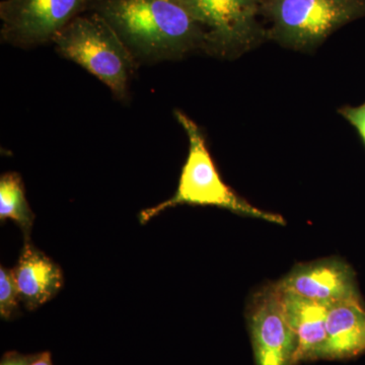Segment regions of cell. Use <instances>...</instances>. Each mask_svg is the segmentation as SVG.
Returning <instances> with one entry per match:
<instances>
[{
    "instance_id": "obj_7",
    "label": "cell",
    "mask_w": 365,
    "mask_h": 365,
    "mask_svg": "<svg viewBox=\"0 0 365 365\" xmlns=\"http://www.w3.org/2000/svg\"><path fill=\"white\" fill-rule=\"evenodd\" d=\"M248 325L255 364H294L297 338L285 319L276 283L254 294L248 309Z\"/></svg>"
},
{
    "instance_id": "obj_13",
    "label": "cell",
    "mask_w": 365,
    "mask_h": 365,
    "mask_svg": "<svg viewBox=\"0 0 365 365\" xmlns=\"http://www.w3.org/2000/svg\"><path fill=\"white\" fill-rule=\"evenodd\" d=\"M21 302L18 285L14 271L2 267L0 269V316L4 319H11L19 313Z\"/></svg>"
},
{
    "instance_id": "obj_4",
    "label": "cell",
    "mask_w": 365,
    "mask_h": 365,
    "mask_svg": "<svg viewBox=\"0 0 365 365\" xmlns=\"http://www.w3.org/2000/svg\"><path fill=\"white\" fill-rule=\"evenodd\" d=\"M269 41L313 52L342 26L365 18V0H264Z\"/></svg>"
},
{
    "instance_id": "obj_10",
    "label": "cell",
    "mask_w": 365,
    "mask_h": 365,
    "mask_svg": "<svg viewBox=\"0 0 365 365\" xmlns=\"http://www.w3.org/2000/svg\"><path fill=\"white\" fill-rule=\"evenodd\" d=\"M21 302L33 311L56 297L63 287L61 268L47 255L25 240L18 264L13 269Z\"/></svg>"
},
{
    "instance_id": "obj_16",
    "label": "cell",
    "mask_w": 365,
    "mask_h": 365,
    "mask_svg": "<svg viewBox=\"0 0 365 365\" xmlns=\"http://www.w3.org/2000/svg\"><path fill=\"white\" fill-rule=\"evenodd\" d=\"M30 365H53L51 353L48 351L38 353V356Z\"/></svg>"
},
{
    "instance_id": "obj_5",
    "label": "cell",
    "mask_w": 365,
    "mask_h": 365,
    "mask_svg": "<svg viewBox=\"0 0 365 365\" xmlns=\"http://www.w3.org/2000/svg\"><path fill=\"white\" fill-rule=\"evenodd\" d=\"M205 30L209 56L234 60L269 41L260 21L264 0H182Z\"/></svg>"
},
{
    "instance_id": "obj_15",
    "label": "cell",
    "mask_w": 365,
    "mask_h": 365,
    "mask_svg": "<svg viewBox=\"0 0 365 365\" xmlns=\"http://www.w3.org/2000/svg\"><path fill=\"white\" fill-rule=\"evenodd\" d=\"M37 356L38 353L21 354L16 351H9L2 355L0 365H30Z\"/></svg>"
},
{
    "instance_id": "obj_6",
    "label": "cell",
    "mask_w": 365,
    "mask_h": 365,
    "mask_svg": "<svg viewBox=\"0 0 365 365\" xmlns=\"http://www.w3.org/2000/svg\"><path fill=\"white\" fill-rule=\"evenodd\" d=\"M93 0H2V43L29 48L53 43L69 24L90 13Z\"/></svg>"
},
{
    "instance_id": "obj_11",
    "label": "cell",
    "mask_w": 365,
    "mask_h": 365,
    "mask_svg": "<svg viewBox=\"0 0 365 365\" xmlns=\"http://www.w3.org/2000/svg\"><path fill=\"white\" fill-rule=\"evenodd\" d=\"M364 353V299L345 300L329 306L324 360H349Z\"/></svg>"
},
{
    "instance_id": "obj_8",
    "label": "cell",
    "mask_w": 365,
    "mask_h": 365,
    "mask_svg": "<svg viewBox=\"0 0 365 365\" xmlns=\"http://www.w3.org/2000/svg\"><path fill=\"white\" fill-rule=\"evenodd\" d=\"M276 284L281 290L328 307L345 300L362 299L355 271L341 259L299 264Z\"/></svg>"
},
{
    "instance_id": "obj_9",
    "label": "cell",
    "mask_w": 365,
    "mask_h": 365,
    "mask_svg": "<svg viewBox=\"0 0 365 365\" xmlns=\"http://www.w3.org/2000/svg\"><path fill=\"white\" fill-rule=\"evenodd\" d=\"M278 289L285 319L297 338V350L292 365L324 360L328 306L281 290L279 287Z\"/></svg>"
},
{
    "instance_id": "obj_1",
    "label": "cell",
    "mask_w": 365,
    "mask_h": 365,
    "mask_svg": "<svg viewBox=\"0 0 365 365\" xmlns=\"http://www.w3.org/2000/svg\"><path fill=\"white\" fill-rule=\"evenodd\" d=\"M136 60H180L205 50V30L182 0H93Z\"/></svg>"
},
{
    "instance_id": "obj_14",
    "label": "cell",
    "mask_w": 365,
    "mask_h": 365,
    "mask_svg": "<svg viewBox=\"0 0 365 365\" xmlns=\"http://www.w3.org/2000/svg\"><path fill=\"white\" fill-rule=\"evenodd\" d=\"M339 114L354 127L365 146V102L356 107L344 106L339 109Z\"/></svg>"
},
{
    "instance_id": "obj_3",
    "label": "cell",
    "mask_w": 365,
    "mask_h": 365,
    "mask_svg": "<svg viewBox=\"0 0 365 365\" xmlns=\"http://www.w3.org/2000/svg\"><path fill=\"white\" fill-rule=\"evenodd\" d=\"M53 43L60 56L95 76L118 100L128 98L137 60L102 16L91 11L81 14Z\"/></svg>"
},
{
    "instance_id": "obj_12",
    "label": "cell",
    "mask_w": 365,
    "mask_h": 365,
    "mask_svg": "<svg viewBox=\"0 0 365 365\" xmlns=\"http://www.w3.org/2000/svg\"><path fill=\"white\" fill-rule=\"evenodd\" d=\"M13 220L30 239L35 215L26 201L25 186L21 175L9 172L0 178V220Z\"/></svg>"
},
{
    "instance_id": "obj_2",
    "label": "cell",
    "mask_w": 365,
    "mask_h": 365,
    "mask_svg": "<svg viewBox=\"0 0 365 365\" xmlns=\"http://www.w3.org/2000/svg\"><path fill=\"white\" fill-rule=\"evenodd\" d=\"M175 116L188 136V157L182 165L179 184L174 196L153 207L141 211L139 213L141 223L144 225L150 222L169 208L179 205H199L215 206L227 209L237 215L285 225L282 216L266 212L252 205L232 187L225 184L211 157L205 135L200 127L181 111L176 110Z\"/></svg>"
}]
</instances>
